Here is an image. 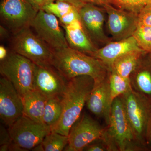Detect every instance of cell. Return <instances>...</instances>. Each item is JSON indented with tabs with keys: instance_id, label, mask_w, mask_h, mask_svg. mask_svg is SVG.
Here are the masks:
<instances>
[{
	"instance_id": "ba28073f",
	"label": "cell",
	"mask_w": 151,
	"mask_h": 151,
	"mask_svg": "<svg viewBox=\"0 0 151 151\" xmlns=\"http://www.w3.org/2000/svg\"><path fill=\"white\" fill-rule=\"evenodd\" d=\"M104 131L96 121L84 115L70 129L68 144L64 151H81L90 143L103 138Z\"/></svg>"
},
{
	"instance_id": "44dd1931",
	"label": "cell",
	"mask_w": 151,
	"mask_h": 151,
	"mask_svg": "<svg viewBox=\"0 0 151 151\" xmlns=\"http://www.w3.org/2000/svg\"><path fill=\"white\" fill-rule=\"evenodd\" d=\"M62 112V97L47 99L42 119L43 123L50 127L52 130L59 122Z\"/></svg>"
},
{
	"instance_id": "7c38bea8",
	"label": "cell",
	"mask_w": 151,
	"mask_h": 151,
	"mask_svg": "<svg viewBox=\"0 0 151 151\" xmlns=\"http://www.w3.org/2000/svg\"><path fill=\"white\" fill-rule=\"evenodd\" d=\"M104 8L108 14V27L114 40L119 41L133 35L138 26V14L113 6Z\"/></svg>"
},
{
	"instance_id": "f546056e",
	"label": "cell",
	"mask_w": 151,
	"mask_h": 151,
	"mask_svg": "<svg viewBox=\"0 0 151 151\" xmlns=\"http://www.w3.org/2000/svg\"><path fill=\"white\" fill-rule=\"evenodd\" d=\"M83 1L86 3L93 4L102 7H103L106 5L111 4V0H83Z\"/></svg>"
},
{
	"instance_id": "cb8c5ba5",
	"label": "cell",
	"mask_w": 151,
	"mask_h": 151,
	"mask_svg": "<svg viewBox=\"0 0 151 151\" xmlns=\"http://www.w3.org/2000/svg\"><path fill=\"white\" fill-rule=\"evenodd\" d=\"M132 36L141 49L151 54V26L138 25Z\"/></svg>"
},
{
	"instance_id": "6da1fadb",
	"label": "cell",
	"mask_w": 151,
	"mask_h": 151,
	"mask_svg": "<svg viewBox=\"0 0 151 151\" xmlns=\"http://www.w3.org/2000/svg\"><path fill=\"white\" fill-rule=\"evenodd\" d=\"M52 66L67 80L89 76L94 82L106 78L108 68L96 58L68 47L54 51Z\"/></svg>"
},
{
	"instance_id": "7a4b0ae2",
	"label": "cell",
	"mask_w": 151,
	"mask_h": 151,
	"mask_svg": "<svg viewBox=\"0 0 151 151\" xmlns=\"http://www.w3.org/2000/svg\"><path fill=\"white\" fill-rule=\"evenodd\" d=\"M94 84V79L89 76H80L68 80L62 97V116L51 131L68 136L71 127L81 115Z\"/></svg>"
},
{
	"instance_id": "5bb4252c",
	"label": "cell",
	"mask_w": 151,
	"mask_h": 151,
	"mask_svg": "<svg viewBox=\"0 0 151 151\" xmlns=\"http://www.w3.org/2000/svg\"><path fill=\"white\" fill-rule=\"evenodd\" d=\"M105 10L104 8L89 3H86L79 9L81 23L92 40L102 42L108 41L103 30Z\"/></svg>"
},
{
	"instance_id": "4dcf8cb0",
	"label": "cell",
	"mask_w": 151,
	"mask_h": 151,
	"mask_svg": "<svg viewBox=\"0 0 151 151\" xmlns=\"http://www.w3.org/2000/svg\"><path fill=\"white\" fill-rule=\"evenodd\" d=\"M56 1H61L66 2L69 3L73 5L79 10L86 4L83 0H56Z\"/></svg>"
},
{
	"instance_id": "83f0119b",
	"label": "cell",
	"mask_w": 151,
	"mask_h": 151,
	"mask_svg": "<svg viewBox=\"0 0 151 151\" xmlns=\"http://www.w3.org/2000/svg\"><path fill=\"white\" fill-rule=\"evenodd\" d=\"M13 141L8 129L4 126L0 127V146L4 145H10Z\"/></svg>"
},
{
	"instance_id": "836d02e7",
	"label": "cell",
	"mask_w": 151,
	"mask_h": 151,
	"mask_svg": "<svg viewBox=\"0 0 151 151\" xmlns=\"http://www.w3.org/2000/svg\"><path fill=\"white\" fill-rule=\"evenodd\" d=\"M9 31L4 26H1V38H6L8 36ZM11 33V32H10Z\"/></svg>"
},
{
	"instance_id": "e575fe53",
	"label": "cell",
	"mask_w": 151,
	"mask_h": 151,
	"mask_svg": "<svg viewBox=\"0 0 151 151\" xmlns=\"http://www.w3.org/2000/svg\"><path fill=\"white\" fill-rule=\"evenodd\" d=\"M32 151H44V150L43 147L42 146V143L36 146V147H34L33 148L32 150Z\"/></svg>"
},
{
	"instance_id": "7402d4cb",
	"label": "cell",
	"mask_w": 151,
	"mask_h": 151,
	"mask_svg": "<svg viewBox=\"0 0 151 151\" xmlns=\"http://www.w3.org/2000/svg\"><path fill=\"white\" fill-rule=\"evenodd\" d=\"M109 78L111 99L112 102L116 98L124 94L131 89L130 80H127L119 75L114 69Z\"/></svg>"
},
{
	"instance_id": "ffe728a7",
	"label": "cell",
	"mask_w": 151,
	"mask_h": 151,
	"mask_svg": "<svg viewBox=\"0 0 151 151\" xmlns=\"http://www.w3.org/2000/svg\"><path fill=\"white\" fill-rule=\"evenodd\" d=\"M144 52H145L139 50L122 55L115 60L111 69H114L123 78L130 80V74L134 70L140 57Z\"/></svg>"
},
{
	"instance_id": "603a6c76",
	"label": "cell",
	"mask_w": 151,
	"mask_h": 151,
	"mask_svg": "<svg viewBox=\"0 0 151 151\" xmlns=\"http://www.w3.org/2000/svg\"><path fill=\"white\" fill-rule=\"evenodd\" d=\"M68 136L51 131L42 142L44 151L63 150L68 144Z\"/></svg>"
},
{
	"instance_id": "d6a6232c",
	"label": "cell",
	"mask_w": 151,
	"mask_h": 151,
	"mask_svg": "<svg viewBox=\"0 0 151 151\" xmlns=\"http://www.w3.org/2000/svg\"><path fill=\"white\" fill-rule=\"evenodd\" d=\"M0 51V60L2 61L7 56L9 51H8L3 46H1Z\"/></svg>"
},
{
	"instance_id": "8fae6325",
	"label": "cell",
	"mask_w": 151,
	"mask_h": 151,
	"mask_svg": "<svg viewBox=\"0 0 151 151\" xmlns=\"http://www.w3.org/2000/svg\"><path fill=\"white\" fill-rule=\"evenodd\" d=\"M109 122L112 137L119 149L125 150L135 135L127 117L123 100L119 97L113 100Z\"/></svg>"
},
{
	"instance_id": "d4e9b609",
	"label": "cell",
	"mask_w": 151,
	"mask_h": 151,
	"mask_svg": "<svg viewBox=\"0 0 151 151\" xmlns=\"http://www.w3.org/2000/svg\"><path fill=\"white\" fill-rule=\"evenodd\" d=\"M116 7L138 14L145 6L151 4V0H111Z\"/></svg>"
},
{
	"instance_id": "9c48e42d",
	"label": "cell",
	"mask_w": 151,
	"mask_h": 151,
	"mask_svg": "<svg viewBox=\"0 0 151 151\" xmlns=\"http://www.w3.org/2000/svg\"><path fill=\"white\" fill-rule=\"evenodd\" d=\"M23 115L22 96L13 84L4 77L0 79V119L8 127Z\"/></svg>"
},
{
	"instance_id": "ac0fdd59",
	"label": "cell",
	"mask_w": 151,
	"mask_h": 151,
	"mask_svg": "<svg viewBox=\"0 0 151 151\" xmlns=\"http://www.w3.org/2000/svg\"><path fill=\"white\" fill-rule=\"evenodd\" d=\"M23 115L36 122H43L42 119L47 98L35 89L22 97Z\"/></svg>"
},
{
	"instance_id": "5b68a950",
	"label": "cell",
	"mask_w": 151,
	"mask_h": 151,
	"mask_svg": "<svg viewBox=\"0 0 151 151\" xmlns=\"http://www.w3.org/2000/svg\"><path fill=\"white\" fill-rule=\"evenodd\" d=\"M38 12L27 0H2L0 6L1 21L12 34L30 27Z\"/></svg>"
},
{
	"instance_id": "2e32d148",
	"label": "cell",
	"mask_w": 151,
	"mask_h": 151,
	"mask_svg": "<svg viewBox=\"0 0 151 151\" xmlns=\"http://www.w3.org/2000/svg\"><path fill=\"white\" fill-rule=\"evenodd\" d=\"M139 50H143L132 36L122 40L109 42L102 48L97 49L90 55L99 59L111 70L116 59L129 52Z\"/></svg>"
},
{
	"instance_id": "1f68e13d",
	"label": "cell",
	"mask_w": 151,
	"mask_h": 151,
	"mask_svg": "<svg viewBox=\"0 0 151 151\" xmlns=\"http://www.w3.org/2000/svg\"><path fill=\"white\" fill-rule=\"evenodd\" d=\"M86 147V150L88 151H104V149L101 146L99 145H88L87 146L85 147Z\"/></svg>"
},
{
	"instance_id": "d6986e66",
	"label": "cell",
	"mask_w": 151,
	"mask_h": 151,
	"mask_svg": "<svg viewBox=\"0 0 151 151\" xmlns=\"http://www.w3.org/2000/svg\"><path fill=\"white\" fill-rule=\"evenodd\" d=\"M43 10L56 16L62 27L81 20L79 9L66 2L56 1L47 5Z\"/></svg>"
},
{
	"instance_id": "8992f818",
	"label": "cell",
	"mask_w": 151,
	"mask_h": 151,
	"mask_svg": "<svg viewBox=\"0 0 151 151\" xmlns=\"http://www.w3.org/2000/svg\"><path fill=\"white\" fill-rule=\"evenodd\" d=\"M13 142L27 151L41 144L51 132L43 122H36L23 115L8 128Z\"/></svg>"
},
{
	"instance_id": "9a60e30c",
	"label": "cell",
	"mask_w": 151,
	"mask_h": 151,
	"mask_svg": "<svg viewBox=\"0 0 151 151\" xmlns=\"http://www.w3.org/2000/svg\"><path fill=\"white\" fill-rule=\"evenodd\" d=\"M112 102L109 81L94 82V87L86 100L87 108L95 116L105 117L109 122Z\"/></svg>"
},
{
	"instance_id": "4316f807",
	"label": "cell",
	"mask_w": 151,
	"mask_h": 151,
	"mask_svg": "<svg viewBox=\"0 0 151 151\" xmlns=\"http://www.w3.org/2000/svg\"><path fill=\"white\" fill-rule=\"evenodd\" d=\"M138 25L151 26V4L144 6L138 14Z\"/></svg>"
},
{
	"instance_id": "30bf717a",
	"label": "cell",
	"mask_w": 151,
	"mask_h": 151,
	"mask_svg": "<svg viewBox=\"0 0 151 151\" xmlns=\"http://www.w3.org/2000/svg\"><path fill=\"white\" fill-rule=\"evenodd\" d=\"M67 80L52 65L35 66L34 87L47 99L62 97L68 84Z\"/></svg>"
},
{
	"instance_id": "f1b7e54d",
	"label": "cell",
	"mask_w": 151,
	"mask_h": 151,
	"mask_svg": "<svg viewBox=\"0 0 151 151\" xmlns=\"http://www.w3.org/2000/svg\"><path fill=\"white\" fill-rule=\"evenodd\" d=\"M37 12L43 10L50 3L54 2L55 0H27Z\"/></svg>"
},
{
	"instance_id": "e0dca14e",
	"label": "cell",
	"mask_w": 151,
	"mask_h": 151,
	"mask_svg": "<svg viewBox=\"0 0 151 151\" xmlns=\"http://www.w3.org/2000/svg\"><path fill=\"white\" fill-rule=\"evenodd\" d=\"M62 27L65 31L66 40L70 48L89 55L97 49L84 29L81 20Z\"/></svg>"
},
{
	"instance_id": "484cf974",
	"label": "cell",
	"mask_w": 151,
	"mask_h": 151,
	"mask_svg": "<svg viewBox=\"0 0 151 151\" xmlns=\"http://www.w3.org/2000/svg\"><path fill=\"white\" fill-rule=\"evenodd\" d=\"M137 83L140 90L146 95H151V71L144 70L137 75Z\"/></svg>"
},
{
	"instance_id": "52a82bcc",
	"label": "cell",
	"mask_w": 151,
	"mask_h": 151,
	"mask_svg": "<svg viewBox=\"0 0 151 151\" xmlns=\"http://www.w3.org/2000/svg\"><path fill=\"white\" fill-rule=\"evenodd\" d=\"M30 27L35 34L54 51L68 47L65 31L59 20L44 10L38 11Z\"/></svg>"
},
{
	"instance_id": "277c9868",
	"label": "cell",
	"mask_w": 151,
	"mask_h": 151,
	"mask_svg": "<svg viewBox=\"0 0 151 151\" xmlns=\"http://www.w3.org/2000/svg\"><path fill=\"white\" fill-rule=\"evenodd\" d=\"M35 66L31 60L11 50L6 57L1 61L0 73L10 81L22 97L34 89Z\"/></svg>"
},
{
	"instance_id": "4fadbf2b",
	"label": "cell",
	"mask_w": 151,
	"mask_h": 151,
	"mask_svg": "<svg viewBox=\"0 0 151 151\" xmlns=\"http://www.w3.org/2000/svg\"><path fill=\"white\" fill-rule=\"evenodd\" d=\"M125 111L135 136L140 138L148 123V108L143 101L132 89L124 94Z\"/></svg>"
},
{
	"instance_id": "3957f363",
	"label": "cell",
	"mask_w": 151,
	"mask_h": 151,
	"mask_svg": "<svg viewBox=\"0 0 151 151\" xmlns=\"http://www.w3.org/2000/svg\"><path fill=\"white\" fill-rule=\"evenodd\" d=\"M31 27L12 34L11 50L40 66L52 65L54 51L41 40Z\"/></svg>"
}]
</instances>
